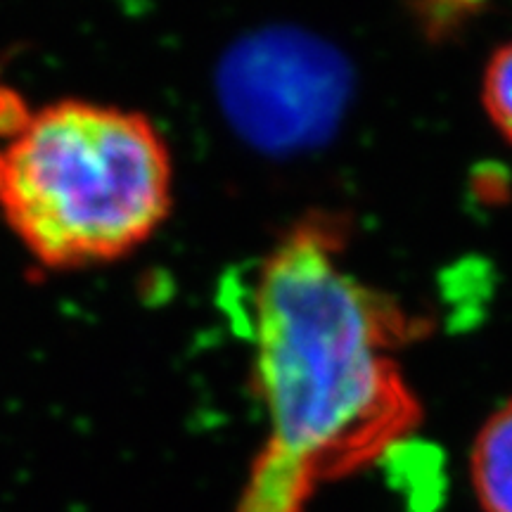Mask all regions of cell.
Masks as SVG:
<instances>
[{
    "label": "cell",
    "mask_w": 512,
    "mask_h": 512,
    "mask_svg": "<svg viewBox=\"0 0 512 512\" xmlns=\"http://www.w3.org/2000/svg\"><path fill=\"white\" fill-rule=\"evenodd\" d=\"M344 247L342 221L306 216L254 275L252 384L268 427L242 512H299L422 422L399 349L425 323L361 283Z\"/></svg>",
    "instance_id": "1"
},
{
    "label": "cell",
    "mask_w": 512,
    "mask_h": 512,
    "mask_svg": "<svg viewBox=\"0 0 512 512\" xmlns=\"http://www.w3.org/2000/svg\"><path fill=\"white\" fill-rule=\"evenodd\" d=\"M174 207V157L155 121L64 98L29 112L0 147V214L53 273L114 264Z\"/></svg>",
    "instance_id": "2"
},
{
    "label": "cell",
    "mask_w": 512,
    "mask_h": 512,
    "mask_svg": "<svg viewBox=\"0 0 512 512\" xmlns=\"http://www.w3.org/2000/svg\"><path fill=\"white\" fill-rule=\"evenodd\" d=\"M216 100L233 133L264 155H297L335 136L354 93L342 50L311 31L273 24L228 46Z\"/></svg>",
    "instance_id": "3"
},
{
    "label": "cell",
    "mask_w": 512,
    "mask_h": 512,
    "mask_svg": "<svg viewBox=\"0 0 512 512\" xmlns=\"http://www.w3.org/2000/svg\"><path fill=\"white\" fill-rule=\"evenodd\" d=\"M470 479L484 512H512V399L479 427Z\"/></svg>",
    "instance_id": "4"
},
{
    "label": "cell",
    "mask_w": 512,
    "mask_h": 512,
    "mask_svg": "<svg viewBox=\"0 0 512 512\" xmlns=\"http://www.w3.org/2000/svg\"><path fill=\"white\" fill-rule=\"evenodd\" d=\"M482 105L496 131L512 145V41L498 48L486 64Z\"/></svg>",
    "instance_id": "5"
}]
</instances>
